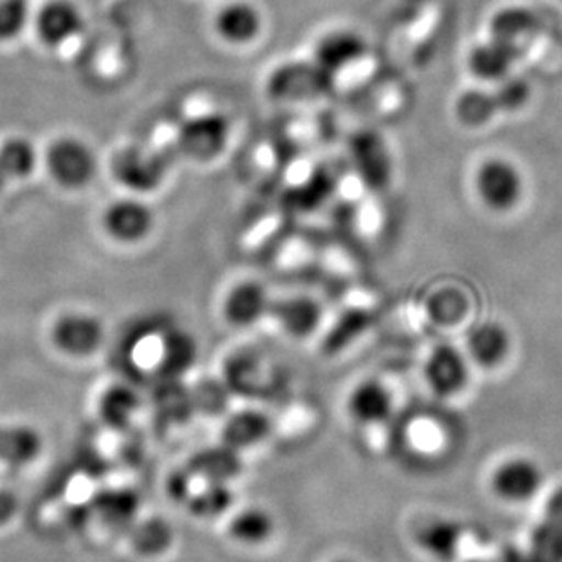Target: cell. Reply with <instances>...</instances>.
Here are the masks:
<instances>
[{"label": "cell", "mask_w": 562, "mask_h": 562, "mask_svg": "<svg viewBox=\"0 0 562 562\" xmlns=\"http://www.w3.org/2000/svg\"><path fill=\"white\" fill-rule=\"evenodd\" d=\"M49 178L66 190H81L98 173V157L87 140L60 136L46 150Z\"/></svg>", "instance_id": "cell-1"}, {"label": "cell", "mask_w": 562, "mask_h": 562, "mask_svg": "<svg viewBox=\"0 0 562 562\" xmlns=\"http://www.w3.org/2000/svg\"><path fill=\"white\" fill-rule=\"evenodd\" d=\"M475 190L486 209L493 212H508L519 205L525 192V181L514 162L492 157L476 168Z\"/></svg>", "instance_id": "cell-2"}, {"label": "cell", "mask_w": 562, "mask_h": 562, "mask_svg": "<svg viewBox=\"0 0 562 562\" xmlns=\"http://www.w3.org/2000/svg\"><path fill=\"white\" fill-rule=\"evenodd\" d=\"M112 173L117 183L134 194H148L159 189L167 167L156 151L145 146H125L112 159Z\"/></svg>", "instance_id": "cell-3"}, {"label": "cell", "mask_w": 562, "mask_h": 562, "mask_svg": "<svg viewBox=\"0 0 562 562\" xmlns=\"http://www.w3.org/2000/svg\"><path fill=\"white\" fill-rule=\"evenodd\" d=\"M52 340L66 357H92L93 352L103 346L104 325L95 314L87 311H70L55 319Z\"/></svg>", "instance_id": "cell-4"}, {"label": "cell", "mask_w": 562, "mask_h": 562, "mask_svg": "<svg viewBox=\"0 0 562 562\" xmlns=\"http://www.w3.org/2000/svg\"><path fill=\"white\" fill-rule=\"evenodd\" d=\"M154 212L139 198H120L103 211L101 225L106 236L120 245H137L154 231Z\"/></svg>", "instance_id": "cell-5"}, {"label": "cell", "mask_w": 562, "mask_h": 562, "mask_svg": "<svg viewBox=\"0 0 562 562\" xmlns=\"http://www.w3.org/2000/svg\"><path fill=\"white\" fill-rule=\"evenodd\" d=\"M542 482L544 473L536 460L514 457L493 471L492 490L504 503L522 504L541 492Z\"/></svg>", "instance_id": "cell-6"}, {"label": "cell", "mask_w": 562, "mask_h": 562, "mask_svg": "<svg viewBox=\"0 0 562 562\" xmlns=\"http://www.w3.org/2000/svg\"><path fill=\"white\" fill-rule=\"evenodd\" d=\"M424 379L429 390L442 398H451L465 390L470 368L464 355L457 347L438 346L429 352L424 366Z\"/></svg>", "instance_id": "cell-7"}, {"label": "cell", "mask_w": 562, "mask_h": 562, "mask_svg": "<svg viewBox=\"0 0 562 562\" xmlns=\"http://www.w3.org/2000/svg\"><path fill=\"white\" fill-rule=\"evenodd\" d=\"M227 140V117L220 114L195 115L181 126L179 134V145L184 154L198 161H211L220 156Z\"/></svg>", "instance_id": "cell-8"}, {"label": "cell", "mask_w": 562, "mask_h": 562, "mask_svg": "<svg viewBox=\"0 0 562 562\" xmlns=\"http://www.w3.org/2000/svg\"><path fill=\"white\" fill-rule=\"evenodd\" d=\"M271 296L263 283L256 280L239 281L223 297V318L228 325L245 329L271 313Z\"/></svg>", "instance_id": "cell-9"}, {"label": "cell", "mask_w": 562, "mask_h": 562, "mask_svg": "<svg viewBox=\"0 0 562 562\" xmlns=\"http://www.w3.org/2000/svg\"><path fill=\"white\" fill-rule=\"evenodd\" d=\"M368 52V44L358 33L338 30L319 41L314 49V63L330 77L357 65Z\"/></svg>", "instance_id": "cell-10"}, {"label": "cell", "mask_w": 562, "mask_h": 562, "mask_svg": "<svg viewBox=\"0 0 562 562\" xmlns=\"http://www.w3.org/2000/svg\"><path fill=\"white\" fill-rule=\"evenodd\" d=\"M333 77L325 74L316 63H296L286 65L272 76L271 92L280 99L313 98L322 90H327Z\"/></svg>", "instance_id": "cell-11"}, {"label": "cell", "mask_w": 562, "mask_h": 562, "mask_svg": "<svg viewBox=\"0 0 562 562\" xmlns=\"http://www.w3.org/2000/svg\"><path fill=\"white\" fill-rule=\"evenodd\" d=\"M347 413L360 426H379L393 413V396L379 380H363L347 398Z\"/></svg>", "instance_id": "cell-12"}, {"label": "cell", "mask_w": 562, "mask_h": 562, "mask_svg": "<svg viewBox=\"0 0 562 562\" xmlns=\"http://www.w3.org/2000/svg\"><path fill=\"white\" fill-rule=\"evenodd\" d=\"M82 30V16L68 0H54L37 16L38 37L46 46L59 48Z\"/></svg>", "instance_id": "cell-13"}, {"label": "cell", "mask_w": 562, "mask_h": 562, "mask_svg": "<svg viewBox=\"0 0 562 562\" xmlns=\"http://www.w3.org/2000/svg\"><path fill=\"white\" fill-rule=\"evenodd\" d=\"M519 46L501 43L497 38L490 37L487 43L479 44L471 49L468 68L481 81H503L504 77L509 76V70L519 57Z\"/></svg>", "instance_id": "cell-14"}, {"label": "cell", "mask_w": 562, "mask_h": 562, "mask_svg": "<svg viewBox=\"0 0 562 562\" xmlns=\"http://www.w3.org/2000/svg\"><path fill=\"white\" fill-rule=\"evenodd\" d=\"M214 27L225 43L244 46V44L252 43L260 35V11L249 2H233L217 11Z\"/></svg>", "instance_id": "cell-15"}, {"label": "cell", "mask_w": 562, "mask_h": 562, "mask_svg": "<svg viewBox=\"0 0 562 562\" xmlns=\"http://www.w3.org/2000/svg\"><path fill=\"white\" fill-rule=\"evenodd\" d=\"M512 349L509 333L497 322H484L471 329L468 336V352L476 366L495 369L508 358Z\"/></svg>", "instance_id": "cell-16"}, {"label": "cell", "mask_w": 562, "mask_h": 562, "mask_svg": "<svg viewBox=\"0 0 562 562\" xmlns=\"http://www.w3.org/2000/svg\"><path fill=\"white\" fill-rule=\"evenodd\" d=\"M286 335L305 338L318 329L322 307L313 297L289 296L272 302L271 313Z\"/></svg>", "instance_id": "cell-17"}, {"label": "cell", "mask_w": 562, "mask_h": 562, "mask_svg": "<svg viewBox=\"0 0 562 562\" xmlns=\"http://www.w3.org/2000/svg\"><path fill=\"white\" fill-rule=\"evenodd\" d=\"M351 151L360 176L368 181V184L382 187L390 181L391 161L384 140L371 132H366L352 140Z\"/></svg>", "instance_id": "cell-18"}, {"label": "cell", "mask_w": 562, "mask_h": 562, "mask_svg": "<svg viewBox=\"0 0 562 562\" xmlns=\"http://www.w3.org/2000/svg\"><path fill=\"white\" fill-rule=\"evenodd\" d=\"M277 531L271 512L250 506L234 515L228 522V536L241 547H263Z\"/></svg>", "instance_id": "cell-19"}, {"label": "cell", "mask_w": 562, "mask_h": 562, "mask_svg": "<svg viewBox=\"0 0 562 562\" xmlns=\"http://www.w3.org/2000/svg\"><path fill=\"white\" fill-rule=\"evenodd\" d=\"M43 440L32 427H0V462L22 465L37 459Z\"/></svg>", "instance_id": "cell-20"}, {"label": "cell", "mask_w": 562, "mask_h": 562, "mask_svg": "<svg viewBox=\"0 0 562 562\" xmlns=\"http://www.w3.org/2000/svg\"><path fill=\"white\" fill-rule=\"evenodd\" d=\"M536 15L525 8H504L493 15L490 24L492 38H497L501 43L514 44L519 46L525 38L530 37L531 32H536Z\"/></svg>", "instance_id": "cell-21"}, {"label": "cell", "mask_w": 562, "mask_h": 562, "mask_svg": "<svg viewBox=\"0 0 562 562\" xmlns=\"http://www.w3.org/2000/svg\"><path fill=\"white\" fill-rule=\"evenodd\" d=\"M37 150L32 140L11 136L0 143V167L8 179H26L37 168Z\"/></svg>", "instance_id": "cell-22"}, {"label": "cell", "mask_w": 562, "mask_h": 562, "mask_svg": "<svg viewBox=\"0 0 562 562\" xmlns=\"http://www.w3.org/2000/svg\"><path fill=\"white\" fill-rule=\"evenodd\" d=\"M269 432V420L266 415L256 412L239 413L234 415L225 426L223 440L225 446L233 449L252 448L256 443L263 442Z\"/></svg>", "instance_id": "cell-23"}, {"label": "cell", "mask_w": 562, "mask_h": 562, "mask_svg": "<svg viewBox=\"0 0 562 562\" xmlns=\"http://www.w3.org/2000/svg\"><path fill=\"white\" fill-rule=\"evenodd\" d=\"M198 349L192 336L184 330H168L162 338L161 369L165 374L178 376L189 371L190 366L195 362Z\"/></svg>", "instance_id": "cell-24"}, {"label": "cell", "mask_w": 562, "mask_h": 562, "mask_svg": "<svg viewBox=\"0 0 562 562\" xmlns=\"http://www.w3.org/2000/svg\"><path fill=\"white\" fill-rule=\"evenodd\" d=\"M497 101L493 93L482 92V90H468L457 99L454 104V114L462 125L476 126L486 125L497 112Z\"/></svg>", "instance_id": "cell-25"}, {"label": "cell", "mask_w": 562, "mask_h": 562, "mask_svg": "<svg viewBox=\"0 0 562 562\" xmlns=\"http://www.w3.org/2000/svg\"><path fill=\"white\" fill-rule=\"evenodd\" d=\"M190 509L200 517H216L231 506L233 498L225 482H211L201 493L189 498Z\"/></svg>", "instance_id": "cell-26"}, {"label": "cell", "mask_w": 562, "mask_h": 562, "mask_svg": "<svg viewBox=\"0 0 562 562\" xmlns=\"http://www.w3.org/2000/svg\"><path fill=\"white\" fill-rule=\"evenodd\" d=\"M137 398L132 391L125 387H114L109 393H104L101 401V415L104 420L121 427L132 417V413L136 412Z\"/></svg>", "instance_id": "cell-27"}, {"label": "cell", "mask_w": 562, "mask_h": 562, "mask_svg": "<svg viewBox=\"0 0 562 562\" xmlns=\"http://www.w3.org/2000/svg\"><path fill=\"white\" fill-rule=\"evenodd\" d=\"M30 16L27 0H0V43L21 35Z\"/></svg>", "instance_id": "cell-28"}, {"label": "cell", "mask_w": 562, "mask_h": 562, "mask_svg": "<svg viewBox=\"0 0 562 562\" xmlns=\"http://www.w3.org/2000/svg\"><path fill=\"white\" fill-rule=\"evenodd\" d=\"M498 82H501V87H498L497 92L493 93L498 110L514 112V110L522 109L528 98H530V87L526 85V81H522L520 77L508 76Z\"/></svg>", "instance_id": "cell-29"}, {"label": "cell", "mask_w": 562, "mask_h": 562, "mask_svg": "<svg viewBox=\"0 0 562 562\" xmlns=\"http://www.w3.org/2000/svg\"><path fill=\"white\" fill-rule=\"evenodd\" d=\"M170 541H172V536H170L168 526L159 520H150L140 526L137 536L134 537V544L145 553L162 552V550H167Z\"/></svg>", "instance_id": "cell-30"}, {"label": "cell", "mask_w": 562, "mask_h": 562, "mask_svg": "<svg viewBox=\"0 0 562 562\" xmlns=\"http://www.w3.org/2000/svg\"><path fill=\"white\" fill-rule=\"evenodd\" d=\"M13 512H15V501H13V497L0 493V525L10 519Z\"/></svg>", "instance_id": "cell-31"}, {"label": "cell", "mask_w": 562, "mask_h": 562, "mask_svg": "<svg viewBox=\"0 0 562 562\" xmlns=\"http://www.w3.org/2000/svg\"><path fill=\"white\" fill-rule=\"evenodd\" d=\"M8 181H10V179H8V176H5L4 170H2V167H0V194L4 192L5 184H8Z\"/></svg>", "instance_id": "cell-32"}, {"label": "cell", "mask_w": 562, "mask_h": 562, "mask_svg": "<svg viewBox=\"0 0 562 562\" xmlns=\"http://www.w3.org/2000/svg\"><path fill=\"white\" fill-rule=\"evenodd\" d=\"M333 562H358V561H355V559H349V558H340V559H336V561H333Z\"/></svg>", "instance_id": "cell-33"}]
</instances>
